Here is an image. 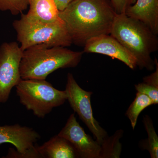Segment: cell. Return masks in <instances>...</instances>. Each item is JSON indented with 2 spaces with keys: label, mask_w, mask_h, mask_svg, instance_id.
<instances>
[{
  "label": "cell",
  "mask_w": 158,
  "mask_h": 158,
  "mask_svg": "<svg viewBox=\"0 0 158 158\" xmlns=\"http://www.w3.org/2000/svg\"><path fill=\"white\" fill-rule=\"evenodd\" d=\"M23 52L15 41L0 46V103L8 100L12 88L22 80L19 68Z\"/></svg>",
  "instance_id": "7"
},
{
  "label": "cell",
  "mask_w": 158,
  "mask_h": 158,
  "mask_svg": "<svg viewBox=\"0 0 158 158\" xmlns=\"http://www.w3.org/2000/svg\"><path fill=\"white\" fill-rule=\"evenodd\" d=\"M29 18L41 22L52 23L62 20L55 0H29Z\"/></svg>",
  "instance_id": "13"
},
{
  "label": "cell",
  "mask_w": 158,
  "mask_h": 158,
  "mask_svg": "<svg viewBox=\"0 0 158 158\" xmlns=\"http://www.w3.org/2000/svg\"><path fill=\"white\" fill-rule=\"evenodd\" d=\"M123 134L122 130H118L113 136H108L105 139L101 144L100 158H119L122 151V144L119 139Z\"/></svg>",
  "instance_id": "15"
},
{
  "label": "cell",
  "mask_w": 158,
  "mask_h": 158,
  "mask_svg": "<svg viewBox=\"0 0 158 158\" xmlns=\"http://www.w3.org/2000/svg\"><path fill=\"white\" fill-rule=\"evenodd\" d=\"M125 14L146 25L158 34V0H136Z\"/></svg>",
  "instance_id": "11"
},
{
  "label": "cell",
  "mask_w": 158,
  "mask_h": 158,
  "mask_svg": "<svg viewBox=\"0 0 158 158\" xmlns=\"http://www.w3.org/2000/svg\"><path fill=\"white\" fill-rule=\"evenodd\" d=\"M137 92L146 94L152 100L154 105L158 103V88L143 82L135 85Z\"/></svg>",
  "instance_id": "18"
},
{
  "label": "cell",
  "mask_w": 158,
  "mask_h": 158,
  "mask_svg": "<svg viewBox=\"0 0 158 158\" xmlns=\"http://www.w3.org/2000/svg\"><path fill=\"white\" fill-rule=\"evenodd\" d=\"M154 105L152 100L146 94L137 92L134 101L128 108L126 115L131 122V126L135 129L138 117L141 112L151 105Z\"/></svg>",
  "instance_id": "14"
},
{
  "label": "cell",
  "mask_w": 158,
  "mask_h": 158,
  "mask_svg": "<svg viewBox=\"0 0 158 158\" xmlns=\"http://www.w3.org/2000/svg\"><path fill=\"white\" fill-rule=\"evenodd\" d=\"M72 0H55L59 11H62Z\"/></svg>",
  "instance_id": "20"
},
{
  "label": "cell",
  "mask_w": 158,
  "mask_h": 158,
  "mask_svg": "<svg viewBox=\"0 0 158 158\" xmlns=\"http://www.w3.org/2000/svg\"><path fill=\"white\" fill-rule=\"evenodd\" d=\"M40 135L33 128L19 124L0 126V144L10 143L16 151L10 148L6 157L42 158L37 149Z\"/></svg>",
  "instance_id": "8"
},
{
  "label": "cell",
  "mask_w": 158,
  "mask_h": 158,
  "mask_svg": "<svg viewBox=\"0 0 158 158\" xmlns=\"http://www.w3.org/2000/svg\"><path fill=\"white\" fill-rule=\"evenodd\" d=\"M65 90L67 94V100L71 107L86 124L96 138V141L101 144L109 136L94 117L90 100L93 93L82 89L71 73L67 74Z\"/></svg>",
  "instance_id": "6"
},
{
  "label": "cell",
  "mask_w": 158,
  "mask_h": 158,
  "mask_svg": "<svg viewBox=\"0 0 158 158\" xmlns=\"http://www.w3.org/2000/svg\"><path fill=\"white\" fill-rule=\"evenodd\" d=\"M84 53L44 44L31 47L23 52L20 64L21 77L23 80H45L57 69L76 67Z\"/></svg>",
  "instance_id": "3"
},
{
  "label": "cell",
  "mask_w": 158,
  "mask_h": 158,
  "mask_svg": "<svg viewBox=\"0 0 158 158\" xmlns=\"http://www.w3.org/2000/svg\"><path fill=\"white\" fill-rule=\"evenodd\" d=\"M115 13L125 14L129 7L135 2L136 0H110Z\"/></svg>",
  "instance_id": "19"
},
{
  "label": "cell",
  "mask_w": 158,
  "mask_h": 158,
  "mask_svg": "<svg viewBox=\"0 0 158 158\" xmlns=\"http://www.w3.org/2000/svg\"><path fill=\"white\" fill-rule=\"evenodd\" d=\"M110 34L129 52L139 68L154 69L151 54L158 49L157 34L146 25L125 14H116Z\"/></svg>",
  "instance_id": "2"
},
{
  "label": "cell",
  "mask_w": 158,
  "mask_h": 158,
  "mask_svg": "<svg viewBox=\"0 0 158 158\" xmlns=\"http://www.w3.org/2000/svg\"><path fill=\"white\" fill-rule=\"evenodd\" d=\"M143 123L147 131L148 139L143 142L142 147L147 150L152 158H158V137L154 127L153 122L148 115H145Z\"/></svg>",
  "instance_id": "16"
},
{
  "label": "cell",
  "mask_w": 158,
  "mask_h": 158,
  "mask_svg": "<svg viewBox=\"0 0 158 158\" xmlns=\"http://www.w3.org/2000/svg\"><path fill=\"white\" fill-rule=\"evenodd\" d=\"M37 149L43 158H79L73 146L65 138L57 135L52 137Z\"/></svg>",
  "instance_id": "12"
},
{
  "label": "cell",
  "mask_w": 158,
  "mask_h": 158,
  "mask_svg": "<svg viewBox=\"0 0 158 158\" xmlns=\"http://www.w3.org/2000/svg\"><path fill=\"white\" fill-rule=\"evenodd\" d=\"M116 15L110 0H72L59 12L73 43L83 47L92 37L110 34Z\"/></svg>",
  "instance_id": "1"
},
{
  "label": "cell",
  "mask_w": 158,
  "mask_h": 158,
  "mask_svg": "<svg viewBox=\"0 0 158 158\" xmlns=\"http://www.w3.org/2000/svg\"><path fill=\"white\" fill-rule=\"evenodd\" d=\"M16 88L21 103L39 118H44L67 100L65 90L56 89L45 80L22 79Z\"/></svg>",
  "instance_id": "5"
},
{
  "label": "cell",
  "mask_w": 158,
  "mask_h": 158,
  "mask_svg": "<svg viewBox=\"0 0 158 158\" xmlns=\"http://www.w3.org/2000/svg\"><path fill=\"white\" fill-rule=\"evenodd\" d=\"M13 27L23 51L38 44L66 47L73 44L62 20L55 23H43L31 19L22 13L20 19L13 22Z\"/></svg>",
  "instance_id": "4"
},
{
  "label": "cell",
  "mask_w": 158,
  "mask_h": 158,
  "mask_svg": "<svg viewBox=\"0 0 158 158\" xmlns=\"http://www.w3.org/2000/svg\"><path fill=\"white\" fill-rule=\"evenodd\" d=\"M29 0H0V11H9L16 15L22 14L29 6Z\"/></svg>",
  "instance_id": "17"
},
{
  "label": "cell",
  "mask_w": 158,
  "mask_h": 158,
  "mask_svg": "<svg viewBox=\"0 0 158 158\" xmlns=\"http://www.w3.org/2000/svg\"><path fill=\"white\" fill-rule=\"evenodd\" d=\"M58 135L70 142L79 158H100L101 144L85 133L77 121L74 113L70 115Z\"/></svg>",
  "instance_id": "9"
},
{
  "label": "cell",
  "mask_w": 158,
  "mask_h": 158,
  "mask_svg": "<svg viewBox=\"0 0 158 158\" xmlns=\"http://www.w3.org/2000/svg\"><path fill=\"white\" fill-rule=\"evenodd\" d=\"M84 53L106 55L118 59L132 69L137 67L135 58L118 40L110 34H102L87 40L84 45Z\"/></svg>",
  "instance_id": "10"
}]
</instances>
